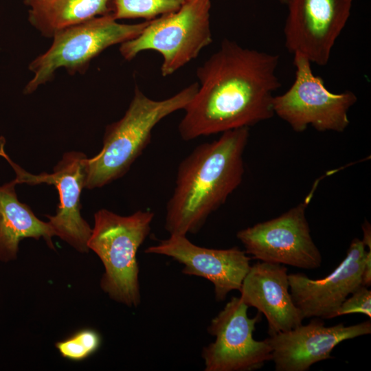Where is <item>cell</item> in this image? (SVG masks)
<instances>
[{
  "label": "cell",
  "mask_w": 371,
  "mask_h": 371,
  "mask_svg": "<svg viewBox=\"0 0 371 371\" xmlns=\"http://www.w3.org/2000/svg\"><path fill=\"white\" fill-rule=\"evenodd\" d=\"M101 337L95 330H80L66 339L56 344V348L64 358L80 361L85 359L99 348Z\"/></svg>",
  "instance_id": "d6986e66"
},
{
  "label": "cell",
  "mask_w": 371,
  "mask_h": 371,
  "mask_svg": "<svg viewBox=\"0 0 371 371\" xmlns=\"http://www.w3.org/2000/svg\"><path fill=\"white\" fill-rule=\"evenodd\" d=\"M362 285L369 287L371 285V250L366 251L361 275Z\"/></svg>",
  "instance_id": "44dd1931"
},
{
  "label": "cell",
  "mask_w": 371,
  "mask_h": 371,
  "mask_svg": "<svg viewBox=\"0 0 371 371\" xmlns=\"http://www.w3.org/2000/svg\"><path fill=\"white\" fill-rule=\"evenodd\" d=\"M370 333V320L326 326L322 319L314 317L306 325L271 335L267 340L276 371H307L315 363L332 358L339 343Z\"/></svg>",
  "instance_id": "4fadbf2b"
},
{
  "label": "cell",
  "mask_w": 371,
  "mask_h": 371,
  "mask_svg": "<svg viewBox=\"0 0 371 371\" xmlns=\"http://www.w3.org/2000/svg\"><path fill=\"white\" fill-rule=\"evenodd\" d=\"M249 128L222 133L217 139L197 146L181 161L166 205L165 228L170 235L196 233L239 186Z\"/></svg>",
  "instance_id": "7a4b0ae2"
},
{
  "label": "cell",
  "mask_w": 371,
  "mask_h": 371,
  "mask_svg": "<svg viewBox=\"0 0 371 371\" xmlns=\"http://www.w3.org/2000/svg\"><path fill=\"white\" fill-rule=\"evenodd\" d=\"M362 229L363 233V237L362 241L364 243L365 245L369 247V249H371V229L370 225L366 221L362 225Z\"/></svg>",
  "instance_id": "7402d4cb"
},
{
  "label": "cell",
  "mask_w": 371,
  "mask_h": 371,
  "mask_svg": "<svg viewBox=\"0 0 371 371\" xmlns=\"http://www.w3.org/2000/svg\"><path fill=\"white\" fill-rule=\"evenodd\" d=\"M353 0H289L284 27L285 47L311 63L328 64L350 17Z\"/></svg>",
  "instance_id": "8fae6325"
},
{
  "label": "cell",
  "mask_w": 371,
  "mask_h": 371,
  "mask_svg": "<svg viewBox=\"0 0 371 371\" xmlns=\"http://www.w3.org/2000/svg\"><path fill=\"white\" fill-rule=\"evenodd\" d=\"M295 80L284 93L273 97L274 115L295 132L308 126L318 131L341 133L350 124L348 111L357 100L351 91L333 93L323 79L314 75L311 63L302 54H293Z\"/></svg>",
  "instance_id": "52a82bcc"
},
{
  "label": "cell",
  "mask_w": 371,
  "mask_h": 371,
  "mask_svg": "<svg viewBox=\"0 0 371 371\" xmlns=\"http://www.w3.org/2000/svg\"><path fill=\"white\" fill-rule=\"evenodd\" d=\"M154 216L152 211L138 210L123 216L106 209L94 214L88 247L104 267L100 286L111 298L128 306L140 303L137 253L150 232Z\"/></svg>",
  "instance_id": "277c9868"
},
{
  "label": "cell",
  "mask_w": 371,
  "mask_h": 371,
  "mask_svg": "<svg viewBox=\"0 0 371 371\" xmlns=\"http://www.w3.org/2000/svg\"><path fill=\"white\" fill-rule=\"evenodd\" d=\"M288 275L283 265L258 262L239 290L240 299L265 316L269 335L294 328L305 319L292 300Z\"/></svg>",
  "instance_id": "9a60e30c"
},
{
  "label": "cell",
  "mask_w": 371,
  "mask_h": 371,
  "mask_svg": "<svg viewBox=\"0 0 371 371\" xmlns=\"http://www.w3.org/2000/svg\"><path fill=\"white\" fill-rule=\"evenodd\" d=\"M211 6L210 0H188L177 10L150 20L138 36L120 44L121 55L131 60L145 50L156 51L163 58L162 76L172 75L212 43Z\"/></svg>",
  "instance_id": "5b68a950"
},
{
  "label": "cell",
  "mask_w": 371,
  "mask_h": 371,
  "mask_svg": "<svg viewBox=\"0 0 371 371\" xmlns=\"http://www.w3.org/2000/svg\"><path fill=\"white\" fill-rule=\"evenodd\" d=\"M313 191L280 216L238 231L236 237L245 253L262 262L304 269L319 268L322 255L311 237L305 214Z\"/></svg>",
  "instance_id": "ba28073f"
},
{
  "label": "cell",
  "mask_w": 371,
  "mask_h": 371,
  "mask_svg": "<svg viewBox=\"0 0 371 371\" xmlns=\"http://www.w3.org/2000/svg\"><path fill=\"white\" fill-rule=\"evenodd\" d=\"M281 3L286 4L289 3V0H279Z\"/></svg>",
  "instance_id": "603a6c76"
},
{
  "label": "cell",
  "mask_w": 371,
  "mask_h": 371,
  "mask_svg": "<svg viewBox=\"0 0 371 371\" xmlns=\"http://www.w3.org/2000/svg\"><path fill=\"white\" fill-rule=\"evenodd\" d=\"M279 56L225 38L196 71L199 87L178 126L181 139L249 128L273 115Z\"/></svg>",
  "instance_id": "6da1fadb"
},
{
  "label": "cell",
  "mask_w": 371,
  "mask_h": 371,
  "mask_svg": "<svg viewBox=\"0 0 371 371\" xmlns=\"http://www.w3.org/2000/svg\"><path fill=\"white\" fill-rule=\"evenodd\" d=\"M366 247L362 240L354 238L344 260L324 278L311 279L304 273L288 275L292 300L304 318H334L342 302L362 285Z\"/></svg>",
  "instance_id": "5bb4252c"
},
{
  "label": "cell",
  "mask_w": 371,
  "mask_h": 371,
  "mask_svg": "<svg viewBox=\"0 0 371 371\" xmlns=\"http://www.w3.org/2000/svg\"><path fill=\"white\" fill-rule=\"evenodd\" d=\"M112 13L99 16L56 33L48 49L30 64L33 74L24 93L30 94L65 68L70 74L85 70L91 60L108 47L138 36L149 21L119 23Z\"/></svg>",
  "instance_id": "8992f818"
},
{
  "label": "cell",
  "mask_w": 371,
  "mask_h": 371,
  "mask_svg": "<svg viewBox=\"0 0 371 371\" xmlns=\"http://www.w3.org/2000/svg\"><path fill=\"white\" fill-rule=\"evenodd\" d=\"M16 179L0 186V261L7 262L17 257L19 245L26 238H43L54 249L55 234L48 222L38 218L26 204L17 199Z\"/></svg>",
  "instance_id": "2e32d148"
},
{
  "label": "cell",
  "mask_w": 371,
  "mask_h": 371,
  "mask_svg": "<svg viewBox=\"0 0 371 371\" xmlns=\"http://www.w3.org/2000/svg\"><path fill=\"white\" fill-rule=\"evenodd\" d=\"M347 297L336 311L334 317L352 314L361 313L371 317V291L361 285Z\"/></svg>",
  "instance_id": "ffe728a7"
},
{
  "label": "cell",
  "mask_w": 371,
  "mask_h": 371,
  "mask_svg": "<svg viewBox=\"0 0 371 371\" xmlns=\"http://www.w3.org/2000/svg\"><path fill=\"white\" fill-rule=\"evenodd\" d=\"M31 25L46 37L112 12V0H25Z\"/></svg>",
  "instance_id": "e0dca14e"
},
{
  "label": "cell",
  "mask_w": 371,
  "mask_h": 371,
  "mask_svg": "<svg viewBox=\"0 0 371 371\" xmlns=\"http://www.w3.org/2000/svg\"><path fill=\"white\" fill-rule=\"evenodd\" d=\"M188 0H112V14L117 19L152 20L179 9Z\"/></svg>",
  "instance_id": "ac0fdd59"
},
{
  "label": "cell",
  "mask_w": 371,
  "mask_h": 371,
  "mask_svg": "<svg viewBox=\"0 0 371 371\" xmlns=\"http://www.w3.org/2000/svg\"><path fill=\"white\" fill-rule=\"evenodd\" d=\"M198 87L195 82L171 97L156 100L135 85L124 116L106 126L101 150L87 158L85 188H101L124 175L150 142L154 127L169 115L184 109Z\"/></svg>",
  "instance_id": "3957f363"
},
{
  "label": "cell",
  "mask_w": 371,
  "mask_h": 371,
  "mask_svg": "<svg viewBox=\"0 0 371 371\" xmlns=\"http://www.w3.org/2000/svg\"><path fill=\"white\" fill-rule=\"evenodd\" d=\"M145 253L172 258L183 265L186 275L210 281L217 301L224 300L233 290H240L250 269V258L238 247L210 249L192 243L186 235L170 234L167 239L145 249Z\"/></svg>",
  "instance_id": "7c38bea8"
},
{
  "label": "cell",
  "mask_w": 371,
  "mask_h": 371,
  "mask_svg": "<svg viewBox=\"0 0 371 371\" xmlns=\"http://www.w3.org/2000/svg\"><path fill=\"white\" fill-rule=\"evenodd\" d=\"M4 140L0 141V156L5 158L16 172L17 183L34 186L54 185L59 196L56 214L46 215L55 236L77 251H89L88 241L92 229L81 216L80 194L87 181V157L81 152H67L54 168L52 174H30L14 163L4 150Z\"/></svg>",
  "instance_id": "30bf717a"
},
{
  "label": "cell",
  "mask_w": 371,
  "mask_h": 371,
  "mask_svg": "<svg viewBox=\"0 0 371 371\" xmlns=\"http://www.w3.org/2000/svg\"><path fill=\"white\" fill-rule=\"evenodd\" d=\"M249 308L240 297H232L212 319L207 332L215 340L202 350L205 371H251L271 360L267 339L258 341L253 337L262 314L258 312L249 317Z\"/></svg>",
  "instance_id": "9c48e42d"
}]
</instances>
